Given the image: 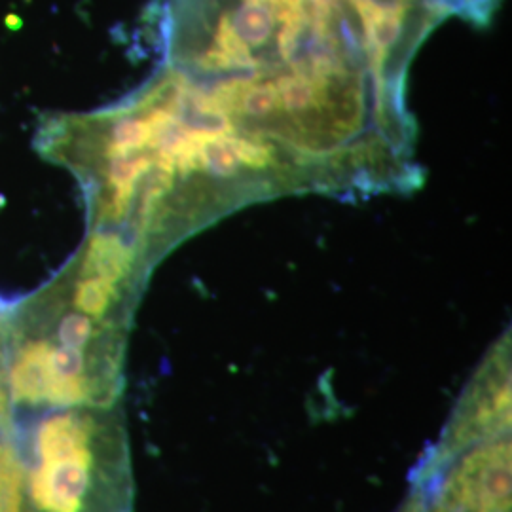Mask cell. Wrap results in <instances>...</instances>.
Here are the masks:
<instances>
[{"label":"cell","instance_id":"1","mask_svg":"<svg viewBox=\"0 0 512 512\" xmlns=\"http://www.w3.org/2000/svg\"><path fill=\"white\" fill-rule=\"evenodd\" d=\"M14 425L31 512H135L122 404L44 410Z\"/></svg>","mask_w":512,"mask_h":512},{"label":"cell","instance_id":"2","mask_svg":"<svg viewBox=\"0 0 512 512\" xmlns=\"http://www.w3.org/2000/svg\"><path fill=\"white\" fill-rule=\"evenodd\" d=\"M511 359L509 348L495 349L478 368L440 431L412 469L410 488H420L440 469L476 444L511 437Z\"/></svg>","mask_w":512,"mask_h":512},{"label":"cell","instance_id":"3","mask_svg":"<svg viewBox=\"0 0 512 512\" xmlns=\"http://www.w3.org/2000/svg\"><path fill=\"white\" fill-rule=\"evenodd\" d=\"M408 495L420 512H511V437L461 452Z\"/></svg>","mask_w":512,"mask_h":512},{"label":"cell","instance_id":"10","mask_svg":"<svg viewBox=\"0 0 512 512\" xmlns=\"http://www.w3.org/2000/svg\"><path fill=\"white\" fill-rule=\"evenodd\" d=\"M228 141L241 164H247L249 167H264L272 162L270 148L264 147L262 143H255L249 139H236V137H228Z\"/></svg>","mask_w":512,"mask_h":512},{"label":"cell","instance_id":"9","mask_svg":"<svg viewBox=\"0 0 512 512\" xmlns=\"http://www.w3.org/2000/svg\"><path fill=\"white\" fill-rule=\"evenodd\" d=\"M277 103H279V97H277L275 84H264V86L249 88L245 92L241 109L253 116H264V114H270L277 107Z\"/></svg>","mask_w":512,"mask_h":512},{"label":"cell","instance_id":"5","mask_svg":"<svg viewBox=\"0 0 512 512\" xmlns=\"http://www.w3.org/2000/svg\"><path fill=\"white\" fill-rule=\"evenodd\" d=\"M277 97L283 103V107L291 112H300L313 105L315 99V88L311 84L310 78L302 74L294 76H283L275 84Z\"/></svg>","mask_w":512,"mask_h":512},{"label":"cell","instance_id":"8","mask_svg":"<svg viewBox=\"0 0 512 512\" xmlns=\"http://www.w3.org/2000/svg\"><path fill=\"white\" fill-rule=\"evenodd\" d=\"M247 84L243 80H234V82H226L224 86H220L217 92L213 93L209 99H205L203 110L207 112H234L243 107V97L247 92Z\"/></svg>","mask_w":512,"mask_h":512},{"label":"cell","instance_id":"4","mask_svg":"<svg viewBox=\"0 0 512 512\" xmlns=\"http://www.w3.org/2000/svg\"><path fill=\"white\" fill-rule=\"evenodd\" d=\"M0 512H31L16 429L0 433Z\"/></svg>","mask_w":512,"mask_h":512},{"label":"cell","instance_id":"6","mask_svg":"<svg viewBox=\"0 0 512 512\" xmlns=\"http://www.w3.org/2000/svg\"><path fill=\"white\" fill-rule=\"evenodd\" d=\"M228 133L220 135L217 139L209 141L202 150V167L209 173H215L220 177H228L238 171V158L230 147Z\"/></svg>","mask_w":512,"mask_h":512},{"label":"cell","instance_id":"11","mask_svg":"<svg viewBox=\"0 0 512 512\" xmlns=\"http://www.w3.org/2000/svg\"><path fill=\"white\" fill-rule=\"evenodd\" d=\"M397 512H420V507H418V503H416L410 495H406L403 505L399 507V511Z\"/></svg>","mask_w":512,"mask_h":512},{"label":"cell","instance_id":"7","mask_svg":"<svg viewBox=\"0 0 512 512\" xmlns=\"http://www.w3.org/2000/svg\"><path fill=\"white\" fill-rule=\"evenodd\" d=\"M6 304L0 300V433L14 429V414L6 376Z\"/></svg>","mask_w":512,"mask_h":512}]
</instances>
